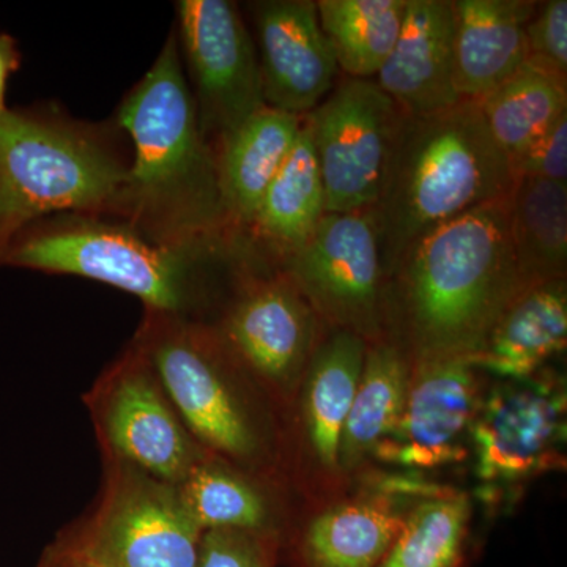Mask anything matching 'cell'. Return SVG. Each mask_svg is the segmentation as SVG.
<instances>
[{
    "label": "cell",
    "mask_w": 567,
    "mask_h": 567,
    "mask_svg": "<svg viewBox=\"0 0 567 567\" xmlns=\"http://www.w3.org/2000/svg\"><path fill=\"white\" fill-rule=\"evenodd\" d=\"M279 270L322 323L368 344L385 338L386 274L374 210L324 213Z\"/></svg>",
    "instance_id": "cell-11"
},
{
    "label": "cell",
    "mask_w": 567,
    "mask_h": 567,
    "mask_svg": "<svg viewBox=\"0 0 567 567\" xmlns=\"http://www.w3.org/2000/svg\"><path fill=\"white\" fill-rule=\"evenodd\" d=\"M322 177L324 213L374 210L404 114L372 80L342 78L305 115Z\"/></svg>",
    "instance_id": "cell-13"
},
{
    "label": "cell",
    "mask_w": 567,
    "mask_h": 567,
    "mask_svg": "<svg viewBox=\"0 0 567 567\" xmlns=\"http://www.w3.org/2000/svg\"><path fill=\"white\" fill-rule=\"evenodd\" d=\"M238 260L235 245L178 248L152 240L123 219L70 215L29 227L3 265L81 276L134 295L153 315L196 319L194 312L208 298L212 271Z\"/></svg>",
    "instance_id": "cell-5"
},
{
    "label": "cell",
    "mask_w": 567,
    "mask_h": 567,
    "mask_svg": "<svg viewBox=\"0 0 567 567\" xmlns=\"http://www.w3.org/2000/svg\"><path fill=\"white\" fill-rule=\"evenodd\" d=\"M473 499L440 484L406 507L401 533L379 567H472Z\"/></svg>",
    "instance_id": "cell-25"
},
{
    "label": "cell",
    "mask_w": 567,
    "mask_h": 567,
    "mask_svg": "<svg viewBox=\"0 0 567 567\" xmlns=\"http://www.w3.org/2000/svg\"><path fill=\"white\" fill-rule=\"evenodd\" d=\"M84 402L107 461L177 486L208 454L186 431L136 341L96 380Z\"/></svg>",
    "instance_id": "cell-12"
},
{
    "label": "cell",
    "mask_w": 567,
    "mask_h": 567,
    "mask_svg": "<svg viewBox=\"0 0 567 567\" xmlns=\"http://www.w3.org/2000/svg\"><path fill=\"white\" fill-rule=\"evenodd\" d=\"M323 215L322 177L303 117L297 144L265 192L241 244L260 262L279 267L311 237Z\"/></svg>",
    "instance_id": "cell-23"
},
{
    "label": "cell",
    "mask_w": 567,
    "mask_h": 567,
    "mask_svg": "<svg viewBox=\"0 0 567 567\" xmlns=\"http://www.w3.org/2000/svg\"><path fill=\"white\" fill-rule=\"evenodd\" d=\"M528 61L567 76V2L539 3L527 24Z\"/></svg>",
    "instance_id": "cell-30"
},
{
    "label": "cell",
    "mask_w": 567,
    "mask_h": 567,
    "mask_svg": "<svg viewBox=\"0 0 567 567\" xmlns=\"http://www.w3.org/2000/svg\"><path fill=\"white\" fill-rule=\"evenodd\" d=\"M303 117L265 106L216 147L227 229L241 241L270 183L293 151Z\"/></svg>",
    "instance_id": "cell-20"
},
{
    "label": "cell",
    "mask_w": 567,
    "mask_h": 567,
    "mask_svg": "<svg viewBox=\"0 0 567 567\" xmlns=\"http://www.w3.org/2000/svg\"><path fill=\"white\" fill-rule=\"evenodd\" d=\"M118 123L132 137L134 158L112 213L159 244L237 245L224 216L216 152L200 130L175 33L123 100Z\"/></svg>",
    "instance_id": "cell-2"
},
{
    "label": "cell",
    "mask_w": 567,
    "mask_h": 567,
    "mask_svg": "<svg viewBox=\"0 0 567 567\" xmlns=\"http://www.w3.org/2000/svg\"><path fill=\"white\" fill-rule=\"evenodd\" d=\"M566 346L567 284L554 279L518 295L468 360L498 380H527L547 369Z\"/></svg>",
    "instance_id": "cell-21"
},
{
    "label": "cell",
    "mask_w": 567,
    "mask_h": 567,
    "mask_svg": "<svg viewBox=\"0 0 567 567\" xmlns=\"http://www.w3.org/2000/svg\"><path fill=\"white\" fill-rule=\"evenodd\" d=\"M21 65V54L17 40L7 33H0V114L9 110L6 103L7 84L11 74Z\"/></svg>",
    "instance_id": "cell-32"
},
{
    "label": "cell",
    "mask_w": 567,
    "mask_h": 567,
    "mask_svg": "<svg viewBox=\"0 0 567 567\" xmlns=\"http://www.w3.org/2000/svg\"><path fill=\"white\" fill-rule=\"evenodd\" d=\"M509 223L517 264L528 286L566 279L567 183L516 181Z\"/></svg>",
    "instance_id": "cell-27"
},
{
    "label": "cell",
    "mask_w": 567,
    "mask_h": 567,
    "mask_svg": "<svg viewBox=\"0 0 567 567\" xmlns=\"http://www.w3.org/2000/svg\"><path fill=\"white\" fill-rule=\"evenodd\" d=\"M484 375L468 358L412 363L404 410L377 447L372 465L424 475L468 461Z\"/></svg>",
    "instance_id": "cell-15"
},
{
    "label": "cell",
    "mask_w": 567,
    "mask_h": 567,
    "mask_svg": "<svg viewBox=\"0 0 567 567\" xmlns=\"http://www.w3.org/2000/svg\"><path fill=\"white\" fill-rule=\"evenodd\" d=\"M412 361L388 338L365 347L363 369L354 390L341 440L342 475L354 477L372 466L375 450L393 431L409 391Z\"/></svg>",
    "instance_id": "cell-24"
},
{
    "label": "cell",
    "mask_w": 567,
    "mask_h": 567,
    "mask_svg": "<svg viewBox=\"0 0 567 567\" xmlns=\"http://www.w3.org/2000/svg\"><path fill=\"white\" fill-rule=\"evenodd\" d=\"M37 567H100L91 559L82 557L76 550L65 546L61 540H52L50 546L41 551Z\"/></svg>",
    "instance_id": "cell-33"
},
{
    "label": "cell",
    "mask_w": 567,
    "mask_h": 567,
    "mask_svg": "<svg viewBox=\"0 0 567 567\" xmlns=\"http://www.w3.org/2000/svg\"><path fill=\"white\" fill-rule=\"evenodd\" d=\"M104 133L55 115L0 114V267L32 224L112 213L128 175Z\"/></svg>",
    "instance_id": "cell-6"
},
{
    "label": "cell",
    "mask_w": 567,
    "mask_h": 567,
    "mask_svg": "<svg viewBox=\"0 0 567 567\" xmlns=\"http://www.w3.org/2000/svg\"><path fill=\"white\" fill-rule=\"evenodd\" d=\"M377 84L405 117H425L462 102L454 74L453 0H409L401 33Z\"/></svg>",
    "instance_id": "cell-18"
},
{
    "label": "cell",
    "mask_w": 567,
    "mask_h": 567,
    "mask_svg": "<svg viewBox=\"0 0 567 567\" xmlns=\"http://www.w3.org/2000/svg\"><path fill=\"white\" fill-rule=\"evenodd\" d=\"M409 0H319L320 28L352 80L377 78L401 33Z\"/></svg>",
    "instance_id": "cell-28"
},
{
    "label": "cell",
    "mask_w": 567,
    "mask_h": 567,
    "mask_svg": "<svg viewBox=\"0 0 567 567\" xmlns=\"http://www.w3.org/2000/svg\"><path fill=\"white\" fill-rule=\"evenodd\" d=\"M177 13L175 35L192 76L200 130L216 152L265 107L256 41L229 0H182Z\"/></svg>",
    "instance_id": "cell-14"
},
{
    "label": "cell",
    "mask_w": 567,
    "mask_h": 567,
    "mask_svg": "<svg viewBox=\"0 0 567 567\" xmlns=\"http://www.w3.org/2000/svg\"><path fill=\"white\" fill-rule=\"evenodd\" d=\"M278 537L237 529H210L200 543L197 567H278Z\"/></svg>",
    "instance_id": "cell-29"
},
{
    "label": "cell",
    "mask_w": 567,
    "mask_h": 567,
    "mask_svg": "<svg viewBox=\"0 0 567 567\" xmlns=\"http://www.w3.org/2000/svg\"><path fill=\"white\" fill-rule=\"evenodd\" d=\"M264 265L238 264L233 293L212 327L282 421L327 327L279 268Z\"/></svg>",
    "instance_id": "cell-8"
},
{
    "label": "cell",
    "mask_w": 567,
    "mask_h": 567,
    "mask_svg": "<svg viewBox=\"0 0 567 567\" xmlns=\"http://www.w3.org/2000/svg\"><path fill=\"white\" fill-rule=\"evenodd\" d=\"M265 106L305 117L338 82V63L312 0L254 3Z\"/></svg>",
    "instance_id": "cell-17"
},
{
    "label": "cell",
    "mask_w": 567,
    "mask_h": 567,
    "mask_svg": "<svg viewBox=\"0 0 567 567\" xmlns=\"http://www.w3.org/2000/svg\"><path fill=\"white\" fill-rule=\"evenodd\" d=\"M509 159L477 100L405 117L374 207L386 278L409 249L466 212L509 196Z\"/></svg>",
    "instance_id": "cell-3"
},
{
    "label": "cell",
    "mask_w": 567,
    "mask_h": 567,
    "mask_svg": "<svg viewBox=\"0 0 567 567\" xmlns=\"http://www.w3.org/2000/svg\"><path fill=\"white\" fill-rule=\"evenodd\" d=\"M134 341L205 453L289 488L282 473L281 415L212 323L147 312Z\"/></svg>",
    "instance_id": "cell-4"
},
{
    "label": "cell",
    "mask_w": 567,
    "mask_h": 567,
    "mask_svg": "<svg viewBox=\"0 0 567 567\" xmlns=\"http://www.w3.org/2000/svg\"><path fill=\"white\" fill-rule=\"evenodd\" d=\"M103 465L92 513L55 539L100 567H197L205 532L177 486L123 462Z\"/></svg>",
    "instance_id": "cell-7"
},
{
    "label": "cell",
    "mask_w": 567,
    "mask_h": 567,
    "mask_svg": "<svg viewBox=\"0 0 567 567\" xmlns=\"http://www.w3.org/2000/svg\"><path fill=\"white\" fill-rule=\"evenodd\" d=\"M514 181L539 178L567 183V112L511 163Z\"/></svg>",
    "instance_id": "cell-31"
},
{
    "label": "cell",
    "mask_w": 567,
    "mask_h": 567,
    "mask_svg": "<svg viewBox=\"0 0 567 567\" xmlns=\"http://www.w3.org/2000/svg\"><path fill=\"white\" fill-rule=\"evenodd\" d=\"M368 342L327 328L281 421L282 473L290 491L316 507L350 488L342 475L341 440Z\"/></svg>",
    "instance_id": "cell-10"
},
{
    "label": "cell",
    "mask_w": 567,
    "mask_h": 567,
    "mask_svg": "<svg viewBox=\"0 0 567 567\" xmlns=\"http://www.w3.org/2000/svg\"><path fill=\"white\" fill-rule=\"evenodd\" d=\"M413 499L353 481L344 495L292 517L279 544V565L379 567Z\"/></svg>",
    "instance_id": "cell-16"
},
{
    "label": "cell",
    "mask_w": 567,
    "mask_h": 567,
    "mask_svg": "<svg viewBox=\"0 0 567 567\" xmlns=\"http://www.w3.org/2000/svg\"><path fill=\"white\" fill-rule=\"evenodd\" d=\"M178 495L204 532L237 529L282 539L292 520L289 488L205 454L177 484Z\"/></svg>",
    "instance_id": "cell-22"
},
{
    "label": "cell",
    "mask_w": 567,
    "mask_h": 567,
    "mask_svg": "<svg viewBox=\"0 0 567 567\" xmlns=\"http://www.w3.org/2000/svg\"><path fill=\"white\" fill-rule=\"evenodd\" d=\"M492 137L513 163L567 112V76L527 61L477 100Z\"/></svg>",
    "instance_id": "cell-26"
},
{
    "label": "cell",
    "mask_w": 567,
    "mask_h": 567,
    "mask_svg": "<svg viewBox=\"0 0 567 567\" xmlns=\"http://www.w3.org/2000/svg\"><path fill=\"white\" fill-rule=\"evenodd\" d=\"M566 382L551 369L486 388L470 435L483 502H502L548 473L566 468Z\"/></svg>",
    "instance_id": "cell-9"
},
{
    "label": "cell",
    "mask_w": 567,
    "mask_h": 567,
    "mask_svg": "<svg viewBox=\"0 0 567 567\" xmlns=\"http://www.w3.org/2000/svg\"><path fill=\"white\" fill-rule=\"evenodd\" d=\"M509 196L439 227L388 275L385 338L412 363L472 357L529 287L514 251Z\"/></svg>",
    "instance_id": "cell-1"
},
{
    "label": "cell",
    "mask_w": 567,
    "mask_h": 567,
    "mask_svg": "<svg viewBox=\"0 0 567 567\" xmlns=\"http://www.w3.org/2000/svg\"><path fill=\"white\" fill-rule=\"evenodd\" d=\"M533 0H453L454 74L462 100H481L528 61Z\"/></svg>",
    "instance_id": "cell-19"
}]
</instances>
